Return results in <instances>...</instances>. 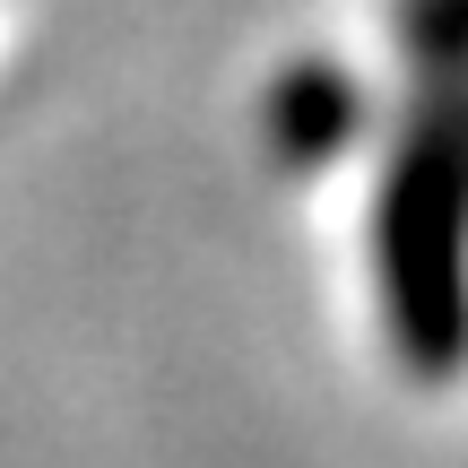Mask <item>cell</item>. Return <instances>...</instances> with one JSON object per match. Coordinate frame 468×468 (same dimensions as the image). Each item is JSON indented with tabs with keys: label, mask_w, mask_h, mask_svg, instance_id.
Returning a JSON list of instances; mask_svg holds the SVG:
<instances>
[{
	"label": "cell",
	"mask_w": 468,
	"mask_h": 468,
	"mask_svg": "<svg viewBox=\"0 0 468 468\" xmlns=\"http://www.w3.org/2000/svg\"><path fill=\"white\" fill-rule=\"evenodd\" d=\"M373 286L417 373L468 365V69H425L373 208Z\"/></svg>",
	"instance_id": "6da1fadb"
},
{
	"label": "cell",
	"mask_w": 468,
	"mask_h": 468,
	"mask_svg": "<svg viewBox=\"0 0 468 468\" xmlns=\"http://www.w3.org/2000/svg\"><path fill=\"white\" fill-rule=\"evenodd\" d=\"M356 113H365L356 79H338V69H286L278 96H269V148L286 165H321V156H338L356 139Z\"/></svg>",
	"instance_id": "7a4b0ae2"
}]
</instances>
